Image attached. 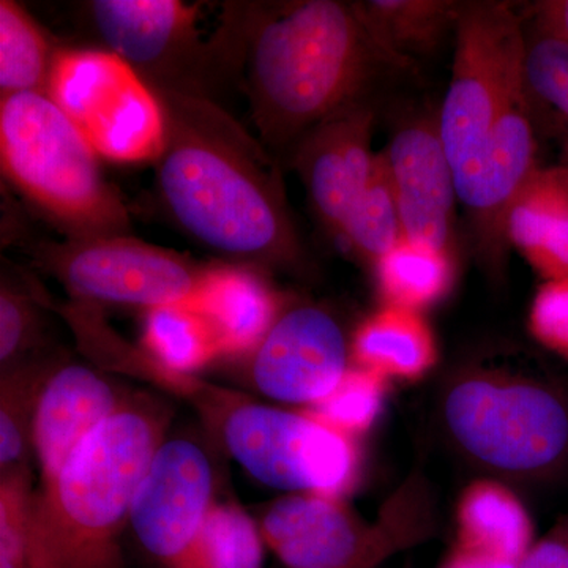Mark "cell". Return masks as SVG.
<instances>
[{"mask_svg": "<svg viewBox=\"0 0 568 568\" xmlns=\"http://www.w3.org/2000/svg\"><path fill=\"white\" fill-rule=\"evenodd\" d=\"M506 237L545 278H568V166L537 168L508 209Z\"/></svg>", "mask_w": 568, "mask_h": 568, "instance_id": "obj_17", "label": "cell"}, {"mask_svg": "<svg viewBox=\"0 0 568 568\" xmlns=\"http://www.w3.org/2000/svg\"><path fill=\"white\" fill-rule=\"evenodd\" d=\"M141 347L164 368L185 375L222 357L211 321L190 304L145 310Z\"/></svg>", "mask_w": 568, "mask_h": 568, "instance_id": "obj_23", "label": "cell"}, {"mask_svg": "<svg viewBox=\"0 0 568 568\" xmlns=\"http://www.w3.org/2000/svg\"><path fill=\"white\" fill-rule=\"evenodd\" d=\"M338 237L373 267L405 237L384 151L376 153L364 192L351 209Z\"/></svg>", "mask_w": 568, "mask_h": 568, "instance_id": "obj_25", "label": "cell"}, {"mask_svg": "<svg viewBox=\"0 0 568 568\" xmlns=\"http://www.w3.org/2000/svg\"><path fill=\"white\" fill-rule=\"evenodd\" d=\"M373 125L372 104L358 100L310 130L290 151L313 212L336 237L372 174Z\"/></svg>", "mask_w": 568, "mask_h": 568, "instance_id": "obj_13", "label": "cell"}, {"mask_svg": "<svg viewBox=\"0 0 568 568\" xmlns=\"http://www.w3.org/2000/svg\"><path fill=\"white\" fill-rule=\"evenodd\" d=\"M452 444L474 465L511 480L540 481L568 469V390L496 366H467L440 396Z\"/></svg>", "mask_w": 568, "mask_h": 568, "instance_id": "obj_5", "label": "cell"}, {"mask_svg": "<svg viewBox=\"0 0 568 568\" xmlns=\"http://www.w3.org/2000/svg\"><path fill=\"white\" fill-rule=\"evenodd\" d=\"M130 398L91 366L52 365L33 420V452L43 485L51 484L73 452Z\"/></svg>", "mask_w": 568, "mask_h": 568, "instance_id": "obj_15", "label": "cell"}, {"mask_svg": "<svg viewBox=\"0 0 568 568\" xmlns=\"http://www.w3.org/2000/svg\"><path fill=\"white\" fill-rule=\"evenodd\" d=\"M219 336L222 355L252 354L271 331L283 305L257 268L241 264L211 265L193 302Z\"/></svg>", "mask_w": 568, "mask_h": 568, "instance_id": "obj_16", "label": "cell"}, {"mask_svg": "<svg viewBox=\"0 0 568 568\" xmlns=\"http://www.w3.org/2000/svg\"><path fill=\"white\" fill-rule=\"evenodd\" d=\"M530 11L537 29L568 43V0L538 2Z\"/></svg>", "mask_w": 568, "mask_h": 568, "instance_id": "obj_33", "label": "cell"}, {"mask_svg": "<svg viewBox=\"0 0 568 568\" xmlns=\"http://www.w3.org/2000/svg\"><path fill=\"white\" fill-rule=\"evenodd\" d=\"M41 335V317L36 298L2 283L0 291V364L3 369L21 364Z\"/></svg>", "mask_w": 568, "mask_h": 568, "instance_id": "obj_30", "label": "cell"}, {"mask_svg": "<svg viewBox=\"0 0 568 568\" xmlns=\"http://www.w3.org/2000/svg\"><path fill=\"white\" fill-rule=\"evenodd\" d=\"M92 31L104 50L125 59L155 91L209 97L203 81L226 62L222 36L201 40L200 6L179 0H95L85 3ZM213 100V99H212Z\"/></svg>", "mask_w": 568, "mask_h": 568, "instance_id": "obj_10", "label": "cell"}, {"mask_svg": "<svg viewBox=\"0 0 568 568\" xmlns=\"http://www.w3.org/2000/svg\"><path fill=\"white\" fill-rule=\"evenodd\" d=\"M260 529L287 568H375L420 538L399 497L368 525L339 497L293 493L267 507Z\"/></svg>", "mask_w": 568, "mask_h": 568, "instance_id": "obj_9", "label": "cell"}, {"mask_svg": "<svg viewBox=\"0 0 568 568\" xmlns=\"http://www.w3.org/2000/svg\"><path fill=\"white\" fill-rule=\"evenodd\" d=\"M376 282L386 305L420 312L436 304L454 282L452 253L403 237L375 264Z\"/></svg>", "mask_w": 568, "mask_h": 568, "instance_id": "obj_22", "label": "cell"}, {"mask_svg": "<svg viewBox=\"0 0 568 568\" xmlns=\"http://www.w3.org/2000/svg\"><path fill=\"white\" fill-rule=\"evenodd\" d=\"M58 48L33 20L29 11L13 0L0 2V93H47Z\"/></svg>", "mask_w": 568, "mask_h": 568, "instance_id": "obj_24", "label": "cell"}, {"mask_svg": "<svg viewBox=\"0 0 568 568\" xmlns=\"http://www.w3.org/2000/svg\"><path fill=\"white\" fill-rule=\"evenodd\" d=\"M155 92L166 114L155 185L171 222L231 264L286 271L304 263L282 170L260 138L209 97Z\"/></svg>", "mask_w": 568, "mask_h": 568, "instance_id": "obj_2", "label": "cell"}, {"mask_svg": "<svg viewBox=\"0 0 568 568\" xmlns=\"http://www.w3.org/2000/svg\"><path fill=\"white\" fill-rule=\"evenodd\" d=\"M564 529H566L567 536H568V523L566 526H562Z\"/></svg>", "mask_w": 568, "mask_h": 568, "instance_id": "obj_35", "label": "cell"}, {"mask_svg": "<svg viewBox=\"0 0 568 568\" xmlns=\"http://www.w3.org/2000/svg\"><path fill=\"white\" fill-rule=\"evenodd\" d=\"M260 525L233 503L213 504L186 568H263Z\"/></svg>", "mask_w": 568, "mask_h": 568, "instance_id": "obj_27", "label": "cell"}, {"mask_svg": "<svg viewBox=\"0 0 568 568\" xmlns=\"http://www.w3.org/2000/svg\"><path fill=\"white\" fill-rule=\"evenodd\" d=\"M3 175L70 237L126 235L130 215L99 155L48 93L0 100Z\"/></svg>", "mask_w": 568, "mask_h": 568, "instance_id": "obj_6", "label": "cell"}, {"mask_svg": "<svg viewBox=\"0 0 568 568\" xmlns=\"http://www.w3.org/2000/svg\"><path fill=\"white\" fill-rule=\"evenodd\" d=\"M351 357L384 379L414 381L436 364L435 335L417 312L386 305L358 325Z\"/></svg>", "mask_w": 568, "mask_h": 568, "instance_id": "obj_19", "label": "cell"}, {"mask_svg": "<svg viewBox=\"0 0 568 568\" xmlns=\"http://www.w3.org/2000/svg\"><path fill=\"white\" fill-rule=\"evenodd\" d=\"M0 568H65L28 466L0 478Z\"/></svg>", "mask_w": 568, "mask_h": 568, "instance_id": "obj_21", "label": "cell"}, {"mask_svg": "<svg viewBox=\"0 0 568 568\" xmlns=\"http://www.w3.org/2000/svg\"><path fill=\"white\" fill-rule=\"evenodd\" d=\"M223 32L231 63L245 67L254 125L271 152H290L325 119L364 100L381 71L403 70L373 41L353 3L234 6Z\"/></svg>", "mask_w": 568, "mask_h": 568, "instance_id": "obj_3", "label": "cell"}, {"mask_svg": "<svg viewBox=\"0 0 568 568\" xmlns=\"http://www.w3.org/2000/svg\"><path fill=\"white\" fill-rule=\"evenodd\" d=\"M525 18L504 2L462 3L450 85L437 115L477 252L499 264L508 209L536 173Z\"/></svg>", "mask_w": 568, "mask_h": 568, "instance_id": "obj_1", "label": "cell"}, {"mask_svg": "<svg viewBox=\"0 0 568 568\" xmlns=\"http://www.w3.org/2000/svg\"><path fill=\"white\" fill-rule=\"evenodd\" d=\"M52 365L21 362L0 377V467L2 473L28 466L33 450V420Z\"/></svg>", "mask_w": 568, "mask_h": 568, "instance_id": "obj_26", "label": "cell"}, {"mask_svg": "<svg viewBox=\"0 0 568 568\" xmlns=\"http://www.w3.org/2000/svg\"><path fill=\"white\" fill-rule=\"evenodd\" d=\"M529 328L541 345L568 357V278L547 280L537 291Z\"/></svg>", "mask_w": 568, "mask_h": 568, "instance_id": "obj_31", "label": "cell"}, {"mask_svg": "<svg viewBox=\"0 0 568 568\" xmlns=\"http://www.w3.org/2000/svg\"><path fill=\"white\" fill-rule=\"evenodd\" d=\"M47 93L102 159L145 163L162 156V99L121 55L102 48H61Z\"/></svg>", "mask_w": 568, "mask_h": 568, "instance_id": "obj_7", "label": "cell"}, {"mask_svg": "<svg viewBox=\"0 0 568 568\" xmlns=\"http://www.w3.org/2000/svg\"><path fill=\"white\" fill-rule=\"evenodd\" d=\"M170 409L134 395L81 444L40 491L65 568H123L119 544L134 497L166 440Z\"/></svg>", "mask_w": 568, "mask_h": 568, "instance_id": "obj_4", "label": "cell"}, {"mask_svg": "<svg viewBox=\"0 0 568 568\" xmlns=\"http://www.w3.org/2000/svg\"><path fill=\"white\" fill-rule=\"evenodd\" d=\"M33 256L80 301L144 310L193 304L211 268L129 234L40 242Z\"/></svg>", "mask_w": 568, "mask_h": 568, "instance_id": "obj_8", "label": "cell"}, {"mask_svg": "<svg viewBox=\"0 0 568 568\" xmlns=\"http://www.w3.org/2000/svg\"><path fill=\"white\" fill-rule=\"evenodd\" d=\"M351 343L336 317L317 305L282 310L248 354L250 379L267 398L320 405L349 372Z\"/></svg>", "mask_w": 568, "mask_h": 568, "instance_id": "obj_12", "label": "cell"}, {"mask_svg": "<svg viewBox=\"0 0 568 568\" xmlns=\"http://www.w3.org/2000/svg\"><path fill=\"white\" fill-rule=\"evenodd\" d=\"M518 568H568V536L566 529L558 528L547 537L534 541L528 555Z\"/></svg>", "mask_w": 568, "mask_h": 568, "instance_id": "obj_32", "label": "cell"}, {"mask_svg": "<svg viewBox=\"0 0 568 568\" xmlns=\"http://www.w3.org/2000/svg\"><path fill=\"white\" fill-rule=\"evenodd\" d=\"M386 381L361 366L349 368L338 387L310 413L355 439L379 417L386 398Z\"/></svg>", "mask_w": 568, "mask_h": 568, "instance_id": "obj_28", "label": "cell"}, {"mask_svg": "<svg viewBox=\"0 0 568 568\" xmlns=\"http://www.w3.org/2000/svg\"><path fill=\"white\" fill-rule=\"evenodd\" d=\"M211 458L190 439H166L134 497L130 525L142 548L164 568H186L211 514L215 491Z\"/></svg>", "mask_w": 568, "mask_h": 568, "instance_id": "obj_11", "label": "cell"}, {"mask_svg": "<svg viewBox=\"0 0 568 568\" xmlns=\"http://www.w3.org/2000/svg\"><path fill=\"white\" fill-rule=\"evenodd\" d=\"M384 153L405 239L452 253L458 194L437 121L399 126Z\"/></svg>", "mask_w": 568, "mask_h": 568, "instance_id": "obj_14", "label": "cell"}, {"mask_svg": "<svg viewBox=\"0 0 568 568\" xmlns=\"http://www.w3.org/2000/svg\"><path fill=\"white\" fill-rule=\"evenodd\" d=\"M366 32L403 70L437 50L457 29L462 2L446 0H366L353 2Z\"/></svg>", "mask_w": 568, "mask_h": 568, "instance_id": "obj_18", "label": "cell"}, {"mask_svg": "<svg viewBox=\"0 0 568 568\" xmlns=\"http://www.w3.org/2000/svg\"><path fill=\"white\" fill-rule=\"evenodd\" d=\"M526 78L530 104H540L558 119L566 133L568 151V43L536 31L528 36L526 51Z\"/></svg>", "mask_w": 568, "mask_h": 568, "instance_id": "obj_29", "label": "cell"}, {"mask_svg": "<svg viewBox=\"0 0 568 568\" xmlns=\"http://www.w3.org/2000/svg\"><path fill=\"white\" fill-rule=\"evenodd\" d=\"M439 568H518V564L457 544Z\"/></svg>", "mask_w": 568, "mask_h": 568, "instance_id": "obj_34", "label": "cell"}, {"mask_svg": "<svg viewBox=\"0 0 568 568\" xmlns=\"http://www.w3.org/2000/svg\"><path fill=\"white\" fill-rule=\"evenodd\" d=\"M458 545L521 562L534 545L525 504L495 478H481L463 491L457 507Z\"/></svg>", "mask_w": 568, "mask_h": 568, "instance_id": "obj_20", "label": "cell"}]
</instances>
